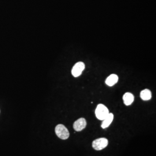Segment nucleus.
Instances as JSON below:
<instances>
[{
  "mask_svg": "<svg viewBox=\"0 0 156 156\" xmlns=\"http://www.w3.org/2000/svg\"><path fill=\"white\" fill-rule=\"evenodd\" d=\"M97 118L100 120H103L109 115V112L106 106L103 104H98L95 111Z\"/></svg>",
  "mask_w": 156,
  "mask_h": 156,
  "instance_id": "nucleus-1",
  "label": "nucleus"
},
{
  "mask_svg": "<svg viewBox=\"0 0 156 156\" xmlns=\"http://www.w3.org/2000/svg\"><path fill=\"white\" fill-rule=\"evenodd\" d=\"M55 132L57 136L62 140H67L69 136L68 129L62 124H58L56 126Z\"/></svg>",
  "mask_w": 156,
  "mask_h": 156,
  "instance_id": "nucleus-2",
  "label": "nucleus"
},
{
  "mask_svg": "<svg viewBox=\"0 0 156 156\" xmlns=\"http://www.w3.org/2000/svg\"><path fill=\"white\" fill-rule=\"evenodd\" d=\"M108 145V140L105 138L94 140L93 142V147L96 151H101Z\"/></svg>",
  "mask_w": 156,
  "mask_h": 156,
  "instance_id": "nucleus-3",
  "label": "nucleus"
},
{
  "mask_svg": "<svg viewBox=\"0 0 156 156\" xmlns=\"http://www.w3.org/2000/svg\"><path fill=\"white\" fill-rule=\"evenodd\" d=\"M85 68V64L83 62H76L73 67L71 73L74 77L79 76Z\"/></svg>",
  "mask_w": 156,
  "mask_h": 156,
  "instance_id": "nucleus-4",
  "label": "nucleus"
},
{
  "mask_svg": "<svg viewBox=\"0 0 156 156\" xmlns=\"http://www.w3.org/2000/svg\"><path fill=\"white\" fill-rule=\"evenodd\" d=\"M86 126V121L84 118H80L73 124V128L76 131H80Z\"/></svg>",
  "mask_w": 156,
  "mask_h": 156,
  "instance_id": "nucleus-5",
  "label": "nucleus"
},
{
  "mask_svg": "<svg viewBox=\"0 0 156 156\" xmlns=\"http://www.w3.org/2000/svg\"><path fill=\"white\" fill-rule=\"evenodd\" d=\"M123 99L124 104L128 106L132 104V103L134 102V95L131 93H126L123 95Z\"/></svg>",
  "mask_w": 156,
  "mask_h": 156,
  "instance_id": "nucleus-6",
  "label": "nucleus"
},
{
  "mask_svg": "<svg viewBox=\"0 0 156 156\" xmlns=\"http://www.w3.org/2000/svg\"><path fill=\"white\" fill-rule=\"evenodd\" d=\"M113 115L111 113H109V115L102 120L103 122L101 124V127L102 128L108 127L111 125L112 122H113Z\"/></svg>",
  "mask_w": 156,
  "mask_h": 156,
  "instance_id": "nucleus-7",
  "label": "nucleus"
},
{
  "mask_svg": "<svg viewBox=\"0 0 156 156\" xmlns=\"http://www.w3.org/2000/svg\"><path fill=\"white\" fill-rule=\"evenodd\" d=\"M118 76L116 74H111L106 78L105 83L109 86H113L118 82Z\"/></svg>",
  "mask_w": 156,
  "mask_h": 156,
  "instance_id": "nucleus-8",
  "label": "nucleus"
},
{
  "mask_svg": "<svg viewBox=\"0 0 156 156\" xmlns=\"http://www.w3.org/2000/svg\"><path fill=\"white\" fill-rule=\"evenodd\" d=\"M140 96L142 100L144 101L149 100L151 98V93L149 90H144L140 92Z\"/></svg>",
  "mask_w": 156,
  "mask_h": 156,
  "instance_id": "nucleus-9",
  "label": "nucleus"
}]
</instances>
